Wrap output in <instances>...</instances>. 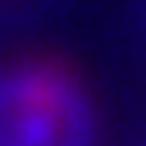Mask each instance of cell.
<instances>
[{"label":"cell","mask_w":146,"mask_h":146,"mask_svg":"<svg viewBox=\"0 0 146 146\" xmlns=\"http://www.w3.org/2000/svg\"><path fill=\"white\" fill-rule=\"evenodd\" d=\"M90 104L70 70L31 63L0 77V146H87Z\"/></svg>","instance_id":"obj_1"}]
</instances>
